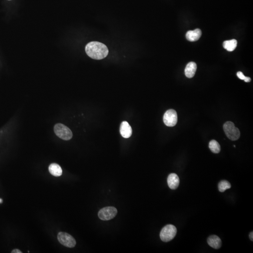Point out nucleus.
<instances>
[{"label": "nucleus", "mask_w": 253, "mask_h": 253, "mask_svg": "<svg viewBox=\"0 0 253 253\" xmlns=\"http://www.w3.org/2000/svg\"><path fill=\"white\" fill-rule=\"evenodd\" d=\"M244 80L245 82H247V83H248V82H250L251 81V78H249V77H246V78H245Z\"/></svg>", "instance_id": "nucleus-19"}, {"label": "nucleus", "mask_w": 253, "mask_h": 253, "mask_svg": "<svg viewBox=\"0 0 253 253\" xmlns=\"http://www.w3.org/2000/svg\"><path fill=\"white\" fill-rule=\"evenodd\" d=\"M9 1H10V0H9Z\"/></svg>", "instance_id": "nucleus-22"}, {"label": "nucleus", "mask_w": 253, "mask_h": 253, "mask_svg": "<svg viewBox=\"0 0 253 253\" xmlns=\"http://www.w3.org/2000/svg\"><path fill=\"white\" fill-rule=\"evenodd\" d=\"M202 35V31L199 29L193 31H189L186 33V38L190 42H194L198 41Z\"/></svg>", "instance_id": "nucleus-11"}, {"label": "nucleus", "mask_w": 253, "mask_h": 253, "mask_svg": "<svg viewBox=\"0 0 253 253\" xmlns=\"http://www.w3.org/2000/svg\"><path fill=\"white\" fill-rule=\"evenodd\" d=\"M117 213V209L115 207L110 206L105 207L100 210L98 213V216L101 220L107 221L114 219Z\"/></svg>", "instance_id": "nucleus-5"}, {"label": "nucleus", "mask_w": 253, "mask_h": 253, "mask_svg": "<svg viewBox=\"0 0 253 253\" xmlns=\"http://www.w3.org/2000/svg\"><path fill=\"white\" fill-rule=\"evenodd\" d=\"M197 69V64L194 62H190L186 67L185 74L187 78H192L195 76Z\"/></svg>", "instance_id": "nucleus-12"}, {"label": "nucleus", "mask_w": 253, "mask_h": 253, "mask_svg": "<svg viewBox=\"0 0 253 253\" xmlns=\"http://www.w3.org/2000/svg\"><path fill=\"white\" fill-rule=\"evenodd\" d=\"M178 117L176 112L173 109H169L165 112L163 117V121L168 127H174L177 122Z\"/></svg>", "instance_id": "nucleus-7"}, {"label": "nucleus", "mask_w": 253, "mask_h": 253, "mask_svg": "<svg viewBox=\"0 0 253 253\" xmlns=\"http://www.w3.org/2000/svg\"><path fill=\"white\" fill-rule=\"evenodd\" d=\"M49 171L50 173L54 176H60L63 174V170L61 166L56 163L51 164L49 165Z\"/></svg>", "instance_id": "nucleus-13"}, {"label": "nucleus", "mask_w": 253, "mask_h": 253, "mask_svg": "<svg viewBox=\"0 0 253 253\" xmlns=\"http://www.w3.org/2000/svg\"><path fill=\"white\" fill-rule=\"evenodd\" d=\"M253 232H251V233H250V234H249V238H250V240H252V241H253Z\"/></svg>", "instance_id": "nucleus-20"}, {"label": "nucleus", "mask_w": 253, "mask_h": 253, "mask_svg": "<svg viewBox=\"0 0 253 253\" xmlns=\"http://www.w3.org/2000/svg\"><path fill=\"white\" fill-rule=\"evenodd\" d=\"M209 148L212 152L214 154H219L220 152L221 148L218 142L213 140L209 143Z\"/></svg>", "instance_id": "nucleus-15"}, {"label": "nucleus", "mask_w": 253, "mask_h": 253, "mask_svg": "<svg viewBox=\"0 0 253 253\" xmlns=\"http://www.w3.org/2000/svg\"><path fill=\"white\" fill-rule=\"evenodd\" d=\"M120 131L121 136L125 138H129L132 135V128L127 121H123L121 123Z\"/></svg>", "instance_id": "nucleus-8"}, {"label": "nucleus", "mask_w": 253, "mask_h": 253, "mask_svg": "<svg viewBox=\"0 0 253 253\" xmlns=\"http://www.w3.org/2000/svg\"><path fill=\"white\" fill-rule=\"evenodd\" d=\"M231 187V184L228 181L226 180L221 181L219 183L218 185L219 190L220 192H224L226 190L230 189Z\"/></svg>", "instance_id": "nucleus-16"}, {"label": "nucleus", "mask_w": 253, "mask_h": 253, "mask_svg": "<svg viewBox=\"0 0 253 253\" xmlns=\"http://www.w3.org/2000/svg\"><path fill=\"white\" fill-rule=\"evenodd\" d=\"M2 199L0 198V204H1L2 203Z\"/></svg>", "instance_id": "nucleus-21"}, {"label": "nucleus", "mask_w": 253, "mask_h": 253, "mask_svg": "<svg viewBox=\"0 0 253 253\" xmlns=\"http://www.w3.org/2000/svg\"><path fill=\"white\" fill-rule=\"evenodd\" d=\"M54 131L57 136L64 140H70L73 136L70 129L62 123H57L55 125Z\"/></svg>", "instance_id": "nucleus-3"}, {"label": "nucleus", "mask_w": 253, "mask_h": 253, "mask_svg": "<svg viewBox=\"0 0 253 253\" xmlns=\"http://www.w3.org/2000/svg\"><path fill=\"white\" fill-rule=\"evenodd\" d=\"M207 242L211 247L216 249L220 248L222 246L221 239L215 235L210 236L207 239Z\"/></svg>", "instance_id": "nucleus-10"}, {"label": "nucleus", "mask_w": 253, "mask_h": 253, "mask_svg": "<svg viewBox=\"0 0 253 253\" xmlns=\"http://www.w3.org/2000/svg\"><path fill=\"white\" fill-rule=\"evenodd\" d=\"M12 253H22V252L20 251V250H18V249H14V250H13V251L11 252Z\"/></svg>", "instance_id": "nucleus-18"}, {"label": "nucleus", "mask_w": 253, "mask_h": 253, "mask_svg": "<svg viewBox=\"0 0 253 253\" xmlns=\"http://www.w3.org/2000/svg\"><path fill=\"white\" fill-rule=\"evenodd\" d=\"M168 183L169 187L172 190L177 189L179 184V179L176 174L172 173L170 174L168 178Z\"/></svg>", "instance_id": "nucleus-9"}, {"label": "nucleus", "mask_w": 253, "mask_h": 253, "mask_svg": "<svg viewBox=\"0 0 253 253\" xmlns=\"http://www.w3.org/2000/svg\"><path fill=\"white\" fill-rule=\"evenodd\" d=\"M223 128L226 135L231 140H237L240 137V131L233 122L231 121L226 122Z\"/></svg>", "instance_id": "nucleus-2"}, {"label": "nucleus", "mask_w": 253, "mask_h": 253, "mask_svg": "<svg viewBox=\"0 0 253 253\" xmlns=\"http://www.w3.org/2000/svg\"><path fill=\"white\" fill-rule=\"evenodd\" d=\"M57 238L60 243L66 247L72 248L76 246L75 239L68 233L60 232L58 234Z\"/></svg>", "instance_id": "nucleus-6"}, {"label": "nucleus", "mask_w": 253, "mask_h": 253, "mask_svg": "<svg viewBox=\"0 0 253 253\" xmlns=\"http://www.w3.org/2000/svg\"><path fill=\"white\" fill-rule=\"evenodd\" d=\"M237 75L239 78L241 80H243L245 79L246 77L244 76V74H243V73L240 71L238 72L237 73Z\"/></svg>", "instance_id": "nucleus-17"}, {"label": "nucleus", "mask_w": 253, "mask_h": 253, "mask_svg": "<svg viewBox=\"0 0 253 253\" xmlns=\"http://www.w3.org/2000/svg\"><path fill=\"white\" fill-rule=\"evenodd\" d=\"M177 232L176 228L174 225H166L163 228L160 233L161 240L164 242H169L175 238Z\"/></svg>", "instance_id": "nucleus-4"}, {"label": "nucleus", "mask_w": 253, "mask_h": 253, "mask_svg": "<svg viewBox=\"0 0 253 253\" xmlns=\"http://www.w3.org/2000/svg\"><path fill=\"white\" fill-rule=\"evenodd\" d=\"M237 45V41L236 39H233L230 41H225L223 43V47L224 49L228 51H233Z\"/></svg>", "instance_id": "nucleus-14"}, {"label": "nucleus", "mask_w": 253, "mask_h": 253, "mask_svg": "<svg viewBox=\"0 0 253 253\" xmlns=\"http://www.w3.org/2000/svg\"><path fill=\"white\" fill-rule=\"evenodd\" d=\"M87 55L93 59L102 60L108 55V48L104 44L98 42H92L85 46Z\"/></svg>", "instance_id": "nucleus-1"}]
</instances>
